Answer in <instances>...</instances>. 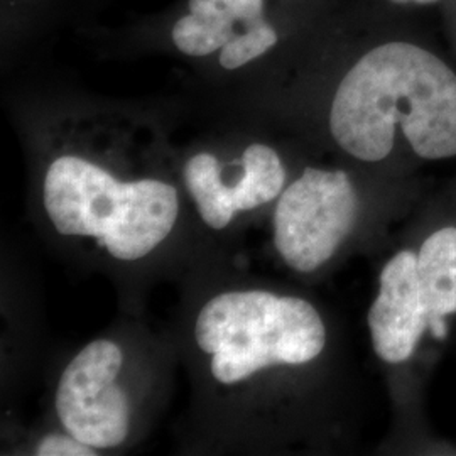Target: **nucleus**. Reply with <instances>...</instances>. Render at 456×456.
Here are the masks:
<instances>
[{
    "mask_svg": "<svg viewBox=\"0 0 456 456\" xmlns=\"http://www.w3.org/2000/svg\"><path fill=\"white\" fill-rule=\"evenodd\" d=\"M397 126L424 159L456 156L455 71L404 41L362 56L343 77L330 110L333 139L363 163L391 154Z\"/></svg>",
    "mask_w": 456,
    "mask_h": 456,
    "instance_id": "nucleus-1",
    "label": "nucleus"
},
{
    "mask_svg": "<svg viewBox=\"0 0 456 456\" xmlns=\"http://www.w3.org/2000/svg\"><path fill=\"white\" fill-rule=\"evenodd\" d=\"M43 205L53 228L90 239L112 259H146L169 239L180 218V193L159 178L122 181L80 156H60L43 180Z\"/></svg>",
    "mask_w": 456,
    "mask_h": 456,
    "instance_id": "nucleus-2",
    "label": "nucleus"
},
{
    "mask_svg": "<svg viewBox=\"0 0 456 456\" xmlns=\"http://www.w3.org/2000/svg\"><path fill=\"white\" fill-rule=\"evenodd\" d=\"M198 350L213 380L239 386L274 367H299L318 359L326 328L310 301L296 296L237 289L210 297L193 328Z\"/></svg>",
    "mask_w": 456,
    "mask_h": 456,
    "instance_id": "nucleus-3",
    "label": "nucleus"
},
{
    "mask_svg": "<svg viewBox=\"0 0 456 456\" xmlns=\"http://www.w3.org/2000/svg\"><path fill=\"white\" fill-rule=\"evenodd\" d=\"M359 195L345 171L306 167L277 198L273 240L284 264L310 274L330 261L350 235Z\"/></svg>",
    "mask_w": 456,
    "mask_h": 456,
    "instance_id": "nucleus-4",
    "label": "nucleus"
},
{
    "mask_svg": "<svg viewBox=\"0 0 456 456\" xmlns=\"http://www.w3.org/2000/svg\"><path fill=\"white\" fill-rule=\"evenodd\" d=\"M124 352L100 338L85 345L60 377L54 409L63 431L95 450L122 446L131 433L129 394L118 384Z\"/></svg>",
    "mask_w": 456,
    "mask_h": 456,
    "instance_id": "nucleus-5",
    "label": "nucleus"
},
{
    "mask_svg": "<svg viewBox=\"0 0 456 456\" xmlns=\"http://www.w3.org/2000/svg\"><path fill=\"white\" fill-rule=\"evenodd\" d=\"M183 181L203 224L218 232L237 215L277 200L286 184V167L273 147L250 144L230 163L198 152L184 163Z\"/></svg>",
    "mask_w": 456,
    "mask_h": 456,
    "instance_id": "nucleus-6",
    "label": "nucleus"
},
{
    "mask_svg": "<svg viewBox=\"0 0 456 456\" xmlns=\"http://www.w3.org/2000/svg\"><path fill=\"white\" fill-rule=\"evenodd\" d=\"M173 41L188 56L220 49V65L237 69L276 46L277 33L264 19V0H190Z\"/></svg>",
    "mask_w": 456,
    "mask_h": 456,
    "instance_id": "nucleus-7",
    "label": "nucleus"
},
{
    "mask_svg": "<svg viewBox=\"0 0 456 456\" xmlns=\"http://www.w3.org/2000/svg\"><path fill=\"white\" fill-rule=\"evenodd\" d=\"M428 328L418 256L411 250L395 254L382 269L379 294L369 311V330L375 354L387 363L411 359Z\"/></svg>",
    "mask_w": 456,
    "mask_h": 456,
    "instance_id": "nucleus-8",
    "label": "nucleus"
},
{
    "mask_svg": "<svg viewBox=\"0 0 456 456\" xmlns=\"http://www.w3.org/2000/svg\"><path fill=\"white\" fill-rule=\"evenodd\" d=\"M418 279L428 323L456 313V228H441L418 254Z\"/></svg>",
    "mask_w": 456,
    "mask_h": 456,
    "instance_id": "nucleus-9",
    "label": "nucleus"
},
{
    "mask_svg": "<svg viewBox=\"0 0 456 456\" xmlns=\"http://www.w3.org/2000/svg\"><path fill=\"white\" fill-rule=\"evenodd\" d=\"M34 455L37 456H94L98 450L77 440L69 433H49L45 435L34 446Z\"/></svg>",
    "mask_w": 456,
    "mask_h": 456,
    "instance_id": "nucleus-10",
    "label": "nucleus"
},
{
    "mask_svg": "<svg viewBox=\"0 0 456 456\" xmlns=\"http://www.w3.org/2000/svg\"><path fill=\"white\" fill-rule=\"evenodd\" d=\"M395 4H406V2H418V4H431V2H436V0H392Z\"/></svg>",
    "mask_w": 456,
    "mask_h": 456,
    "instance_id": "nucleus-11",
    "label": "nucleus"
}]
</instances>
